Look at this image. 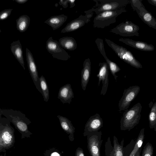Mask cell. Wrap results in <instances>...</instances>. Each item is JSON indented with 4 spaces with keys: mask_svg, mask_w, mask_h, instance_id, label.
<instances>
[{
    "mask_svg": "<svg viewBox=\"0 0 156 156\" xmlns=\"http://www.w3.org/2000/svg\"><path fill=\"white\" fill-rule=\"evenodd\" d=\"M51 156H60V155L58 153L54 152L51 154Z\"/></svg>",
    "mask_w": 156,
    "mask_h": 156,
    "instance_id": "obj_36",
    "label": "cell"
},
{
    "mask_svg": "<svg viewBox=\"0 0 156 156\" xmlns=\"http://www.w3.org/2000/svg\"><path fill=\"white\" fill-rule=\"evenodd\" d=\"M46 48L48 51L55 58L67 61L71 56L60 46L58 42L50 37L46 41Z\"/></svg>",
    "mask_w": 156,
    "mask_h": 156,
    "instance_id": "obj_8",
    "label": "cell"
},
{
    "mask_svg": "<svg viewBox=\"0 0 156 156\" xmlns=\"http://www.w3.org/2000/svg\"><path fill=\"white\" fill-rule=\"evenodd\" d=\"M127 12L123 8L120 9L104 11L96 15L93 20V27L104 28L116 22L117 17L123 12Z\"/></svg>",
    "mask_w": 156,
    "mask_h": 156,
    "instance_id": "obj_5",
    "label": "cell"
},
{
    "mask_svg": "<svg viewBox=\"0 0 156 156\" xmlns=\"http://www.w3.org/2000/svg\"><path fill=\"white\" fill-rule=\"evenodd\" d=\"M139 27L131 21L122 22L112 29L110 32L125 37L139 36Z\"/></svg>",
    "mask_w": 156,
    "mask_h": 156,
    "instance_id": "obj_7",
    "label": "cell"
},
{
    "mask_svg": "<svg viewBox=\"0 0 156 156\" xmlns=\"http://www.w3.org/2000/svg\"><path fill=\"white\" fill-rule=\"evenodd\" d=\"M91 62L89 58L85 59L83 63V68L81 72V85L83 90H85L88 83L91 72Z\"/></svg>",
    "mask_w": 156,
    "mask_h": 156,
    "instance_id": "obj_19",
    "label": "cell"
},
{
    "mask_svg": "<svg viewBox=\"0 0 156 156\" xmlns=\"http://www.w3.org/2000/svg\"><path fill=\"white\" fill-rule=\"evenodd\" d=\"M144 128H142L140 130L133 149L129 156H134L137 152L139 151L140 149H141L144 138Z\"/></svg>",
    "mask_w": 156,
    "mask_h": 156,
    "instance_id": "obj_26",
    "label": "cell"
},
{
    "mask_svg": "<svg viewBox=\"0 0 156 156\" xmlns=\"http://www.w3.org/2000/svg\"><path fill=\"white\" fill-rule=\"evenodd\" d=\"M15 142L14 128L8 119L1 117L0 119V153L6 152V150L14 146Z\"/></svg>",
    "mask_w": 156,
    "mask_h": 156,
    "instance_id": "obj_2",
    "label": "cell"
},
{
    "mask_svg": "<svg viewBox=\"0 0 156 156\" xmlns=\"http://www.w3.org/2000/svg\"><path fill=\"white\" fill-rule=\"evenodd\" d=\"M39 82L44 100L47 102L49 98V90L47 81L43 75L39 77Z\"/></svg>",
    "mask_w": 156,
    "mask_h": 156,
    "instance_id": "obj_25",
    "label": "cell"
},
{
    "mask_svg": "<svg viewBox=\"0 0 156 156\" xmlns=\"http://www.w3.org/2000/svg\"><path fill=\"white\" fill-rule=\"evenodd\" d=\"M15 1L17 3L20 4H24L27 2L28 0H13Z\"/></svg>",
    "mask_w": 156,
    "mask_h": 156,
    "instance_id": "obj_34",
    "label": "cell"
},
{
    "mask_svg": "<svg viewBox=\"0 0 156 156\" xmlns=\"http://www.w3.org/2000/svg\"><path fill=\"white\" fill-rule=\"evenodd\" d=\"M74 98V93L70 84H67L60 88L58 98L63 104L68 103L70 104Z\"/></svg>",
    "mask_w": 156,
    "mask_h": 156,
    "instance_id": "obj_17",
    "label": "cell"
},
{
    "mask_svg": "<svg viewBox=\"0 0 156 156\" xmlns=\"http://www.w3.org/2000/svg\"><path fill=\"white\" fill-rule=\"evenodd\" d=\"M154 148L152 145L148 142L144 147L142 156H153Z\"/></svg>",
    "mask_w": 156,
    "mask_h": 156,
    "instance_id": "obj_29",
    "label": "cell"
},
{
    "mask_svg": "<svg viewBox=\"0 0 156 156\" xmlns=\"http://www.w3.org/2000/svg\"><path fill=\"white\" fill-rule=\"evenodd\" d=\"M134 156H140V151H138Z\"/></svg>",
    "mask_w": 156,
    "mask_h": 156,
    "instance_id": "obj_37",
    "label": "cell"
},
{
    "mask_svg": "<svg viewBox=\"0 0 156 156\" xmlns=\"http://www.w3.org/2000/svg\"><path fill=\"white\" fill-rule=\"evenodd\" d=\"M149 127L151 129H154L156 131V102L151 106L148 115Z\"/></svg>",
    "mask_w": 156,
    "mask_h": 156,
    "instance_id": "obj_27",
    "label": "cell"
},
{
    "mask_svg": "<svg viewBox=\"0 0 156 156\" xmlns=\"http://www.w3.org/2000/svg\"><path fill=\"white\" fill-rule=\"evenodd\" d=\"M99 68L97 76L98 78V83L99 87L102 81V87L101 95H105L107 90L108 84V67L106 62H100L99 64Z\"/></svg>",
    "mask_w": 156,
    "mask_h": 156,
    "instance_id": "obj_14",
    "label": "cell"
},
{
    "mask_svg": "<svg viewBox=\"0 0 156 156\" xmlns=\"http://www.w3.org/2000/svg\"><path fill=\"white\" fill-rule=\"evenodd\" d=\"M94 12L86 13L85 15H80L78 18L67 23L61 31V33H68L77 30L81 27L90 21Z\"/></svg>",
    "mask_w": 156,
    "mask_h": 156,
    "instance_id": "obj_12",
    "label": "cell"
},
{
    "mask_svg": "<svg viewBox=\"0 0 156 156\" xmlns=\"http://www.w3.org/2000/svg\"><path fill=\"white\" fill-rule=\"evenodd\" d=\"M75 0H68L69 3L70 5V8L73 7L75 5Z\"/></svg>",
    "mask_w": 156,
    "mask_h": 156,
    "instance_id": "obj_33",
    "label": "cell"
},
{
    "mask_svg": "<svg viewBox=\"0 0 156 156\" xmlns=\"http://www.w3.org/2000/svg\"><path fill=\"white\" fill-rule=\"evenodd\" d=\"M148 3L150 4L156 6V0H147Z\"/></svg>",
    "mask_w": 156,
    "mask_h": 156,
    "instance_id": "obj_35",
    "label": "cell"
},
{
    "mask_svg": "<svg viewBox=\"0 0 156 156\" xmlns=\"http://www.w3.org/2000/svg\"><path fill=\"white\" fill-rule=\"evenodd\" d=\"M142 106L138 103L129 109L125 110L120 120V129L129 131L137 125L140 118Z\"/></svg>",
    "mask_w": 156,
    "mask_h": 156,
    "instance_id": "obj_3",
    "label": "cell"
},
{
    "mask_svg": "<svg viewBox=\"0 0 156 156\" xmlns=\"http://www.w3.org/2000/svg\"><path fill=\"white\" fill-rule=\"evenodd\" d=\"M119 41L139 50L143 51H152L154 50V46L151 44L142 41L133 40L127 38H121Z\"/></svg>",
    "mask_w": 156,
    "mask_h": 156,
    "instance_id": "obj_16",
    "label": "cell"
},
{
    "mask_svg": "<svg viewBox=\"0 0 156 156\" xmlns=\"http://www.w3.org/2000/svg\"><path fill=\"white\" fill-rule=\"evenodd\" d=\"M12 9H7L0 12V21L6 20L10 16Z\"/></svg>",
    "mask_w": 156,
    "mask_h": 156,
    "instance_id": "obj_30",
    "label": "cell"
},
{
    "mask_svg": "<svg viewBox=\"0 0 156 156\" xmlns=\"http://www.w3.org/2000/svg\"><path fill=\"white\" fill-rule=\"evenodd\" d=\"M10 49L16 59L23 67V69L25 70L22 47L19 40L13 41L11 44Z\"/></svg>",
    "mask_w": 156,
    "mask_h": 156,
    "instance_id": "obj_21",
    "label": "cell"
},
{
    "mask_svg": "<svg viewBox=\"0 0 156 156\" xmlns=\"http://www.w3.org/2000/svg\"><path fill=\"white\" fill-rule=\"evenodd\" d=\"M102 133L96 131L89 133L87 136V148L91 156H101L100 149L103 140Z\"/></svg>",
    "mask_w": 156,
    "mask_h": 156,
    "instance_id": "obj_9",
    "label": "cell"
},
{
    "mask_svg": "<svg viewBox=\"0 0 156 156\" xmlns=\"http://www.w3.org/2000/svg\"><path fill=\"white\" fill-rule=\"evenodd\" d=\"M16 28L20 32H25L28 29L30 24V19L26 15L20 16L16 20Z\"/></svg>",
    "mask_w": 156,
    "mask_h": 156,
    "instance_id": "obj_24",
    "label": "cell"
},
{
    "mask_svg": "<svg viewBox=\"0 0 156 156\" xmlns=\"http://www.w3.org/2000/svg\"><path fill=\"white\" fill-rule=\"evenodd\" d=\"M113 147H112L109 137L105 144V155L106 156H124L123 148L124 140L121 141V144L118 142L115 136L113 137Z\"/></svg>",
    "mask_w": 156,
    "mask_h": 156,
    "instance_id": "obj_13",
    "label": "cell"
},
{
    "mask_svg": "<svg viewBox=\"0 0 156 156\" xmlns=\"http://www.w3.org/2000/svg\"><path fill=\"white\" fill-rule=\"evenodd\" d=\"M0 156H6V153L5 152L3 154H0Z\"/></svg>",
    "mask_w": 156,
    "mask_h": 156,
    "instance_id": "obj_39",
    "label": "cell"
},
{
    "mask_svg": "<svg viewBox=\"0 0 156 156\" xmlns=\"http://www.w3.org/2000/svg\"><path fill=\"white\" fill-rule=\"evenodd\" d=\"M138 15L144 23L150 27L156 29V20L151 13L145 9L144 6L140 9Z\"/></svg>",
    "mask_w": 156,
    "mask_h": 156,
    "instance_id": "obj_20",
    "label": "cell"
},
{
    "mask_svg": "<svg viewBox=\"0 0 156 156\" xmlns=\"http://www.w3.org/2000/svg\"><path fill=\"white\" fill-rule=\"evenodd\" d=\"M1 32V30H0V33Z\"/></svg>",
    "mask_w": 156,
    "mask_h": 156,
    "instance_id": "obj_40",
    "label": "cell"
},
{
    "mask_svg": "<svg viewBox=\"0 0 156 156\" xmlns=\"http://www.w3.org/2000/svg\"><path fill=\"white\" fill-rule=\"evenodd\" d=\"M2 112V115L13 124L21 133V139L30 137L32 133L29 130L28 125L31 122L24 114L19 111L11 109H3Z\"/></svg>",
    "mask_w": 156,
    "mask_h": 156,
    "instance_id": "obj_1",
    "label": "cell"
},
{
    "mask_svg": "<svg viewBox=\"0 0 156 156\" xmlns=\"http://www.w3.org/2000/svg\"><path fill=\"white\" fill-rule=\"evenodd\" d=\"M26 54L28 67L30 75L36 88L42 94L40 85L39 77L35 61L32 54L27 48L26 49Z\"/></svg>",
    "mask_w": 156,
    "mask_h": 156,
    "instance_id": "obj_11",
    "label": "cell"
},
{
    "mask_svg": "<svg viewBox=\"0 0 156 156\" xmlns=\"http://www.w3.org/2000/svg\"><path fill=\"white\" fill-rule=\"evenodd\" d=\"M59 120L61 126L64 131L68 135L70 140L73 141L74 140V133L75 128L73 126L71 121L66 117L58 115L57 116Z\"/></svg>",
    "mask_w": 156,
    "mask_h": 156,
    "instance_id": "obj_18",
    "label": "cell"
},
{
    "mask_svg": "<svg viewBox=\"0 0 156 156\" xmlns=\"http://www.w3.org/2000/svg\"><path fill=\"white\" fill-rule=\"evenodd\" d=\"M68 17L64 14L52 16L44 22L51 27L53 30L61 26L66 21Z\"/></svg>",
    "mask_w": 156,
    "mask_h": 156,
    "instance_id": "obj_22",
    "label": "cell"
},
{
    "mask_svg": "<svg viewBox=\"0 0 156 156\" xmlns=\"http://www.w3.org/2000/svg\"><path fill=\"white\" fill-rule=\"evenodd\" d=\"M2 109L0 108V119L2 117Z\"/></svg>",
    "mask_w": 156,
    "mask_h": 156,
    "instance_id": "obj_38",
    "label": "cell"
},
{
    "mask_svg": "<svg viewBox=\"0 0 156 156\" xmlns=\"http://www.w3.org/2000/svg\"><path fill=\"white\" fill-rule=\"evenodd\" d=\"M68 3V0H61L59 2V3L61 5H62V7L64 8H67Z\"/></svg>",
    "mask_w": 156,
    "mask_h": 156,
    "instance_id": "obj_32",
    "label": "cell"
},
{
    "mask_svg": "<svg viewBox=\"0 0 156 156\" xmlns=\"http://www.w3.org/2000/svg\"><path fill=\"white\" fill-rule=\"evenodd\" d=\"M75 156H85L83 150L82 148L78 147L76 149V151Z\"/></svg>",
    "mask_w": 156,
    "mask_h": 156,
    "instance_id": "obj_31",
    "label": "cell"
},
{
    "mask_svg": "<svg viewBox=\"0 0 156 156\" xmlns=\"http://www.w3.org/2000/svg\"><path fill=\"white\" fill-rule=\"evenodd\" d=\"M103 121L98 113L90 117L87 122L83 133L84 136H87L90 133L98 131L103 126Z\"/></svg>",
    "mask_w": 156,
    "mask_h": 156,
    "instance_id": "obj_15",
    "label": "cell"
},
{
    "mask_svg": "<svg viewBox=\"0 0 156 156\" xmlns=\"http://www.w3.org/2000/svg\"><path fill=\"white\" fill-rule=\"evenodd\" d=\"M95 5L91 9L85 11L86 13L95 12L96 15L101 12L119 9L125 7L129 3V0H95Z\"/></svg>",
    "mask_w": 156,
    "mask_h": 156,
    "instance_id": "obj_4",
    "label": "cell"
},
{
    "mask_svg": "<svg viewBox=\"0 0 156 156\" xmlns=\"http://www.w3.org/2000/svg\"><path fill=\"white\" fill-rule=\"evenodd\" d=\"M105 40L108 45L122 60L135 68L139 69L142 68L141 64L130 51L123 46L116 44L109 39L105 38Z\"/></svg>",
    "mask_w": 156,
    "mask_h": 156,
    "instance_id": "obj_6",
    "label": "cell"
},
{
    "mask_svg": "<svg viewBox=\"0 0 156 156\" xmlns=\"http://www.w3.org/2000/svg\"><path fill=\"white\" fill-rule=\"evenodd\" d=\"M143 0H129L130 4L133 10L136 11L137 14L139 12V10L142 7L144 6L142 1Z\"/></svg>",
    "mask_w": 156,
    "mask_h": 156,
    "instance_id": "obj_28",
    "label": "cell"
},
{
    "mask_svg": "<svg viewBox=\"0 0 156 156\" xmlns=\"http://www.w3.org/2000/svg\"><path fill=\"white\" fill-rule=\"evenodd\" d=\"M61 47L64 49L73 51L77 48L76 42L73 37H64L60 38L58 41Z\"/></svg>",
    "mask_w": 156,
    "mask_h": 156,
    "instance_id": "obj_23",
    "label": "cell"
},
{
    "mask_svg": "<svg viewBox=\"0 0 156 156\" xmlns=\"http://www.w3.org/2000/svg\"><path fill=\"white\" fill-rule=\"evenodd\" d=\"M140 90V87L138 86H130L124 90L123 95L119 101V111L128 109L131 102L135 98Z\"/></svg>",
    "mask_w": 156,
    "mask_h": 156,
    "instance_id": "obj_10",
    "label": "cell"
}]
</instances>
